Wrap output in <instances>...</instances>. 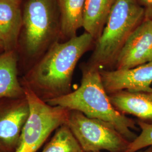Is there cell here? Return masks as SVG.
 Wrapping results in <instances>:
<instances>
[{"label": "cell", "mask_w": 152, "mask_h": 152, "mask_svg": "<svg viewBox=\"0 0 152 152\" xmlns=\"http://www.w3.org/2000/svg\"><path fill=\"white\" fill-rule=\"evenodd\" d=\"M22 31L16 49L19 76H23L59 41L60 14L56 0H26Z\"/></svg>", "instance_id": "obj_2"}, {"label": "cell", "mask_w": 152, "mask_h": 152, "mask_svg": "<svg viewBox=\"0 0 152 152\" xmlns=\"http://www.w3.org/2000/svg\"></svg>", "instance_id": "obj_21"}, {"label": "cell", "mask_w": 152, "mask_h": 152, "mask_svg": "<svg viewBox=\"0 0 152 152\" xmlns=\"http://www.w3.org/2000/svg\"><path fill=\"white\" fill-rule=\"evenodd\" d=\"M29 113L26 96L0 99V147L7 152L15 151Z\"/></svg>", "instance_id": "obj_7"}, {"label": "cell", "mask_w": 152, "mask_h": 152, "mask_svg": "<svg viewBox=\"0 0 152 152\" xmlns=\"http://www.w3.org/2000/svg\"><path fill=\"white\" fill-rule=\"evenodd\" d=\"M95 40L88 33L55 42L46 53L20 77L22 86L46 102L72 91L76 65Z\"/></svg>", "instance_id": "obj_1"}, {"label": "cell", "mask_w": 152, "mask_h": 152, "mask_svg": "<svg viewBox=\"0 0 152 152\" xmlns=\"http://www.w3.org/2000/svg\"><path fill=\"white\" fill-rule=\"evenodd\" d=\"M4 52H5L4 45L0 39V55L3 54Z\"/></svg>", "instance_id": "obj_18"}, {"label": "cell", "mask_w": 152, "mask_h": 152, "mask_svg": "<svg viewBox=\"0 0 152 152\" xmlns=\"http://www.w3.org/2000/svg\"><path fill=\"white\" fill-rule=\"evenodd\" d=\"M100 74L108 94L122 90L152 92V61L130 69H101Z\"/></svg>", "instance_id": "obj_9"}, {"label": "cell", "mask_w": 152, "mask_h": 152, "mask_svg": "<svg viewBox=\"0 0 152 152\" xmlns=\"http://www.w3.org/2000/svg\"><path fill=\"white\" fill-rule=\"evenodd\" d=\"M24 88L30 113L14 152H37L53 131L66 123L69 110L51 105Z\"/></svg>", "instance_id": "obj_5"}, {"label": "cell", "mask_w": 152, "mask_h": 152, "mask_svg": "<svg viewBox=\"0 0 152 152\" xmlns=\"http://www.w3.org/2000/svg\"><path fill=\"white\" fill-rule=\"evenodd\" d=\"M0 152H7V151H6L4 149H3L2 148H1V147H0Z\"/></svg>", "instance_id": "obj_20"}, {"label": "cell", "mask_w": 152, "mask_h": 152, "mask_svg": "<svg viewBox=\"0 0 152 152\" xmlns=\"http://www.w3.org/2000/svg\"><path fill=\"white\" fill-rule=\"evenodd\" d=\"M144 19L138 0H116L86 65L101 69L115 64L125 42Z\"/></svg>", "instance_id": "obj_4"}, {"label": "cell", "mask_w": 152, "mask_h": 152, "mask_svg": "<svg viewBox=\"0 0 152 152\" xmlns=\"http://www.w3.org/2000/svg\"><path fill=\"white\" fill-rule=\"evenodd\" d=\"M116 0H85L83 28L95 42L100 36Z\"/></svg>", "instance_id": "obj_13"}, {"label": "cell", "mask_w": 152, "mask_h": 152, "mask_svg": "<svg viewBox=\"0 0 152 152\" xmlns=\"http://www.w3.org/2000/svg\"><path fill=\"white\" fill-rule=\"evenodd\" d=\"M19 76L16 51H5L0 55V99L26 96Z\"/></svg>", "instance_id": "obj_12"}, {"label": "cell", "mask_w": 152, "mask_h": 152, "mask_svg": "<svg viewBox=\"0 0 152 152\" xmlns=\"http://www.w3.org/2000/svg\"><path fill=\"white\" fill-rule=\"evenodd\" d=\"M152 61V20L145 18L125 42L115 66L130 69Z\"/></svg>", "instance_id": "obj_8"}, {"label": "cell", "mask_w": 152, "mask_h": 152, "mask_svg": "<svg viewBox=\"0 0 152 152\" xmlns=\"http://www.w3.org/2000/svg\"><path fill=\"white\" fill-rule=\"evenodd\" d=\"M144 11L145 18L152 20V0H138Z\"/></svg>", "instance_id": "obj_17"}, {"label": "cell", "mask_w": 152, "mask_h": 152, "mask_svg": "<svg viewBox=\"0 0 152 152\" xmlns=\"http://www.w3.org/2000/svg\"><path fill=\"white\" fill-rule=\"evenodd\" d=\"M137 124L141 129V133L130 142L125 152H137L144 148L152 146V122L139 120Z\"/></svg>", "instance_id": "obj_16"}, {"label": "cell", "mask_w": 152, "mask_h": 152, "mask_svg": "<svg viewBox=\"0 0 152 152\" xmlns=\"http://www.w3.org/2000/svg\"><path fill=\"white\" fill-rule=\"evenodd\" d=\"M100 70L97 67L83 65L79 87L67 95L50 100L46 103L69 110H77L89 118L110 123L131 142L137 137L131 131V129H136V122L121 113L110 102L108 94L104 87Z\"/></svg>", "instance_id": "obj_3"}, {"label": "cell", "mask_w": 152, "mask_h": 152, "mask_svg": "<svg viewBox=\"0 0 152 152\" xmlns=\"http://www.w3.org/2000/svg\"><path fill=\"white\" fill-rule=\"evenodd\" d=\"M41 152H85L66 125L59 127Z\"/></svg>", "instance_id": "obj_15"}, {"label": "cell", "mask_w": 152, "mask_h": 152, "mask_svg": "<svg viewBox=\"0 0 152 152\" xmlns=\"http://www.w3.org/2000/svg\"><path fill=\"white\" fill-rule=\"evenodd\" d=\"M108 95L110 102L121 113L152 122V92L122 90Z\"/></svg>", "instance_id": "obj_11"}, {"label": "cell", "mask_w": 152, "mask_h": 152, "mask_svg": "<svg viewBox=\"0 0 152 152\" xmlns=\"http://www.w3.org/2000/svg\"><path fill=\"white\" fill-rule=\"evenodd\" d=\"M22 0H0V39L5 51H16L23 25Z\"/></svg>", "instance_id": "obj_10"}, {"label": "cell", "mask_w": 152, "mask_h": 152, "mask_svg": "<svg viewBox=\"0 0 152 152\" xmlns=\"http://www.w3.org/2000/svg\"><path fill=\"white\" fill-rule=\"evenodd\" d=\"M139 152H152V146H151L149 148H148L145 151H140Z\"/></svg>", "instance_id": "obj_19"}, {"label": "cell", "mask_w": 152, "mask_h": 152, "mask_svg": "<svg viewBox=\"0 0 152 152\" xmlns=\"http://www.w3.org/2000/svg\"><path fill=\"white\" fill-rule=\"evenodd\" d=\"M60 14V38L68 40L83 27L85 0H56Z\"/></svg>", "instance_id": "obj_14"}, {"label": "cell", "mask_w": 152, "mask_h": 152, "mask_svg": "<svg viewBox=\"0 0 152 152\" xmlns=\"http://www.w3.org/2000/svg\"><path fill=\"white\" fill-rule=\"evenodd\" d=\"M66 124L85 152H125L130 142L112 124L77 110H69Z\"/></svg>", "instance_id": "obj_6"}]
</instances>
